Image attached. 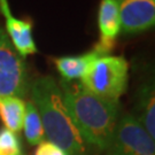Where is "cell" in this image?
Masks as SVG:
<instances>
[{
    "label": "cell",
    "instance_id": "obj_1",
    "mask_svg": "<svg viewBox=\"0 0 155 155\" xmlns=\"http://www.w3.org/2000/svg\"><path fill=\"white\" fill-rule=\"evenodd\" d=\"M63 104L86 145L106 150L120 116L118 101L99 98L81 84L60 82Z\"/></svg>",
    "mask_w": 155,
    "mask_h": 155
},
{
    "label": "cell",
    "instance_id": "obj_2",
    "mask_svg": "<svg viewBox=\"0 0 155 155\" xmlns=\"http://www.w3.org/2000/svg\"><path fill=\"white\" fill-rule=\"evenodd\" d=\"M30 92L47 141L59 146L68 155H89L87 145L64 107L60 84L52 76H40L31 83Z\"/></svg>",
    "mask_w": 155,
    "mask_h": 155
},
{
    "label": "cell",
    "instance_id": "obj_3",
    "mask_svg": "<svg viewBox=\"0 0 155 155\" xmlns=\"http://www.w3.org/2000/svg\"><path fill=\"white\" fill-rule=\"evenodd\" d=\"M129 82V63L124 56L106 55L97 59L81 78L87 92L109 101H118Z\"/></svg>",
    "mask_w": 155,
    "mask_h": 155
},
{
    "label": "cell",
    "instance_id": "obj_4",
    "mask_svg": "<svg viewBox=\"0 0 155 155\" xmlns=\"http://www.w3.org/2000/svg\"><path fill=\"white\" fill-rule=\"evenodd\" d=\"M30 78L24 58L20 55L6 31L0 28V99H22L30 91Z\"/></svg>",
    "mask_w": 155,
    "mask_h": 155
},
{
    "label": "cell",
    "instance_id": "obj_5",
    "mask_svg": "<svg viewBox=\"0 0 155 155\" xmlns=\"http://www.w3.org/2000/svg\"><path fill=\"white\" fill-rule=\"evenodd\" d=\"M106 150L108 155H155L154 138L132 114H123Z\"/></svg>",
    "mask_w": 155,
    "mask_h": 155
},
{
    "label": "cell",
    "instance_id": "obj_6",
    "mask_svg": "<svg viewBox=\"0 0 155 155\" xmlns=\"http://www.w3.org/2000/svg\"><path fill=\"white\" fill-rule=\"evenodd\" d=\"M121 32H144L154 27L155 0H118Z\"/></svg>",
    "mask_w": 155,
    "mask_h": 155
},
{
    "label": "cell",
    "instance_id": "obj_7",
    "mask_svg": "<svg viewBox=\"0 0 155 155\" xmlns=\"http://www.w3.org/2000/svg\"><path fill=\"white\" fill-rule=\"evenodd\" d=\"M99 41L94 50L101 56L109 55L115 47V43L121 33L120 18V1L118 0H101L98 11Z\"/></svg>",
    "mask_w": 155,
    "mask_h": 155
},
{
    "label": "cell",
    "instance_id": "obj_8",
    "mask_svg": "<svg viewBox=\"0 0 155 155\" xmlns=\"http://www.w3.org/2000/svg\"><path fill=\"white\" fill-rule=\"evenodd\" d=\"M0 12L6 18V33L20 55L25 58L36 54L38 48L33 39L32 20L16 18L12 14L8 0H0Z\"/></svg>",
    "mask_w": 155,
    "mask_h": 155
},
{
    "label": "cell",
    "instance_id": "obj_9",
    "mask_svg": "<svg viewBox=\"0 0 155 155\" xmlns=\"http://www.w3.org/2000/svg\"><path fill=\"white\" fill-rule=\"evenodd\" d=\"M99 58H101V55L93 48L82 55L58 58L54 60V64L56 70L61 75V81L74 82L75 79H81L83 77L89 67Z\"/></svg>",
    "mask_w": 155,
    "mask_h": 155
},
{
    "label": "cell",
    "instance_id": "obj_10",
    "mask_svg": "<svg viewBox=\"0 0 155 155\" xmlns=\"http://www.w3.org/2000/svg\"><path fill=\"white\" fill-rule=\"evenodd\" d=\"M137 115H133L141 123L152 138H155V94L153 83L141 85L137 94Z\"/></svg>",
    "mask_w": 155,
    "mask_h": 155
},
{
    "label": "cell",
    "instance_id": "obj_11",
    "mask_svg": "<svg viewBox=\"0 0 155 155\" xmlns=\"http://www.w3.org/2000/svg\"><path fill=\"white\" fill-rule=\"evenodd\" d=\"M25 101L15 97L0 99V120L7 130L17 133L22 130Z\"/></svg>",
    "mask_w": 155,
    "mask_h": 155
},
{
    "label": "cell",
    "instance_id": "obj_12",
    "mask_svg": "<svg viewBox=\"0 0 155 155\" xmlns=\"http://www.w3.org/2000/svg\"><path fill=\"white\" fill-rule=\"evenodd\" d=\"M22 129L24 137L29 145L38 146L39 144L45 141V132L41 118L31 100L25 102V114H24Z\"/></svg>",
    "mask_w": 155,
    "mask_h": 155
},
{
    "label": "cell",
    "instance_id": "obj_13",
    "mask_svg": "<svg viewBox=\"0 0 155 155\" xmlns=\"http://www.w3.org/2000/svg\"><path fill=\"white\" fill-rule=\"evenodd\" d=\"M0 155H24L16 133L0 129Z\"/></svg>",
    "mask_w": 155,
    "mask_h": 155
},
{
    "label": "cell",
    "instance_id": "obj_14",
    "mask_svg": "<svg viewBox=\"0 0 155 155\" xmlns=\"http://www.w3.org/2000/svg\"><path fill=\"white\" fill-rule=\"evenodd\" d=\"M35 155H68L59 146L54 145L51 141L45 140L41 144L38 145L37 150L35 152Z\"/></svg>",
    "mask_w": 155,
    "mask_h": 155
}]
</instances>
